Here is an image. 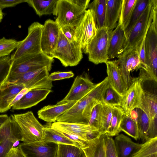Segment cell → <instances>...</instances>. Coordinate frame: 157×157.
Listing matches in <instances>:
<instances>
[{
    "mask_svg": "<svg viewBox=\"0 0 157 157\" xmlns=\"http://www.w3.org/2000/svg\"><path fill=\"white\" fill-rule=\"evenodd\" d=\"M54 61L50 56L41 52L11 62L9 74L0 87L21 75L29 71L45 67L50 71Z\"/></svg>",
    "mask_w": 157,
    "mask_h": 157,
    "instance_id": "6da1fadb",
    "label": "cell"
},
{
    "mask_svg": "<svg viewBox=\"0 0 157 157\" xmlns=\"http://www.w3.org/2000/svg\"><path fill=\"white\" fill-rule=\"evenodd\" d=\"M43 25L38 22L32 23L28 28V34L19 41L15 51L11 55V62L41 52V36Z\"/></svg>",
    "mask_w": 157,
    "mask_h": 157,
    "instance_id": "7a4b0ae2",
    "label": "cell"
},
{
    "mask_svg": "<svg viewBox=\"0 0 157 157\" xmlns=\"http://www.w3.org/2000/svg\"><path fill=\"white\" fill-rule=\"evenodd\" d=\"M157 12V0H150L141 17L131 31L127 39L124 51L136 49L140 46L145 37L154 14Z\"/></svg>",
    "mask_w": 157,
    "mask_h": 157,
    "instance_id": "3957f363",
    "label": "cell"
},
{
    "mask_svg": "<svg viewBox=\"0 0 157 157\" xmlns=\"http://www.w3.org/2000/svg\"><path fill=\"white\" fill-rule=\"evenodd\" d=\"M20 128L21 140L29 143L43 140L44 127L31 111L12 115Z\"/></svg>",
    "mask_w": 157,
    "mask_h": 157,
    "instance_id": "277c9868",
    "label": "cell"
},
{
    "mask_svg": "<svg viewBox=\"0 0 157 157\" xmlns=\"http://www.w3.org/2000/svg\"><path fill=\"white\" fill-rule=\"evenodd\" d=\"M50 56L58 59L65 67L77 65L83 58L79 45L70 42L60 30L56 46Z\"/></svg>",
    "mask_w": 157,
    "mask_h": 157,
    "instance_id": "5b68a950",
    "label": "cell"
},
{
    "mask_svg": "<svg viewBox=\"0 0 157 157\" xmlns=\"http://www.w3.org/2000/svg\"><path fill=\"white\" fill-rule=\"evenodd\" d=\"M86 10L79 5L76 0H58L55 21L59 28L65 25L75 27Z\"/></svg>",
    "mask_w": 157,
    "mask_h": 157,
    "instance_id": "8992f818",
    "label": "cell"
},
{
    "mask_svg": "<svg viewBox=\"0 0 157 157\" xmlns=\"http://www.w3.org/2000/svg\"><path fill=\"white\" fill-rule=\"evenodd\" d=\"M157 19L154 14L145 38L146 72L148 79L157 81Z\"/></svg>",
    "mask_w": 157,
    "mask_h": 157,
    "instance_id": "52a82bcc",
    "label": "cell"
},
{
    "mask_svg": "<svg viewBox=\"0 0 157 157\" xmlns=\"http://www.w3.org/2000/svg\"><path fill=\"white\" fill-rule=\"evenodd\" d=\"M49 71L48 68L45 67L23 74L0 87V90L10 84L23 85L25 88L30 90H51L53 86L52 81L48 78Z\"/></svg>",
    "mask_w": 157,
    "mask_h": 157,
    "instance_id": "ba28073f",
    "label": "cell"
},
{
    "mask_svg": "<svg viewBox=\"0 0 157 157\" xmlns=\"http://www.w3.org/2000/svg\"><path fill=\"white\" fill-rule=\"evenodd\" d=\"M110 35L107 28L98 29L96 36L83 51L88 54L90 61L97 65L105 63L108 60Z\"/></svg>",
    "mask_w": 157,
    "mask_h": 157,
    "instance_id": "9c48e42d",
    "label": "cell"
},
{
    "mask_svg": "<svg viewBox=\"0 0 157 157\" xmlns=\"http://www.w3.org/2000/svg\"><path fill=\"white\" fill-rule=\"evenodd\" d=\"M97 30L93 11L87 9L75 28L76 41L83 51L95 36Z\"/></svg>",
    "mask_w": 157,
    "mask_h": 157,
    "instance_id": "30bf717a",
    "label": "cell"
},
{
    "mask_svg": "<svg viewBox=\"0 0 157 157\" xmlns=\"http://www.w3.org/2000/svg\"><path fill=\"white\" fill-rule=\"evenodd\" d=\"M117 57L118 59L116 61L127 90L134 79L131 75L130 72L140 68L139 50L136 49H128Z\"/></svg>",
    "mask_w": 157,
    "mask_h": 157,
    "instance_id": "8fae6325",
    "label": "cell"
},
{
    "mask_svg": "<svg viewBox=\"0 0 157 157\" xmlns=\"http://www.w3.org/2000/svg\"><path fill=\"white\" fill-rule=\"evenodd\" d=\"M85 73L76 77L68 93L62 100L57 103L61 104L73 101L80 100L96 86Z\"/></svg>",
    "mask_w": 157,
    "mask_h": 157,
    "instance_id": "7c38bea8",
    "label": "cell"
},
{
    "mask_svg": "<svg viewBox=\"0 0 157 157\" xmlns=\"http://www.w3.org/2000/svg\"><path fill=\"white\" fill-rule=\"evenodd\" d=\"M19 146L27 157H56L58 148V144L43 141Z\"/></svg>",
    "mask_w": 157,
    "mask_h": 157,
    "instance_id": "4fadbf2b",
    "label": "cell"
},
{
    "mask_svg": "<svg viewBox=\"0 0 157 157\" xmlns=\"http://www.w3.org/2000/svg\"><path fill=\"white\" fill-rule=\"evenodd\" d=\"M60 28L55 21L47 19L43 25L41 36L42 52L50 56L54 50L58 40Z\"/></svg>",
    "mask_w": 157,
    "mask_h": 157,
    "instance_id": "5bb4252c",
    "label": "cell"
},
{
    "mask_svg": "<svg viewBox=\"0 0 157 157\" xmlns=\"http://www.w3.org/2000/svg\"><path fill=\"white\" fill-rule=\"evenodd\" d=\"M142 81L139 77L134 78L133 83L123 97L120 107L126 115H129L132 111L138 107L143 90Z\"/></svg>",
    "mask_w": 157,
    "mask_h": 157,
    "instance_id": "9a60e30c",
    "label": "cell"
},
{
    "mask_svg": "<svg viewBox=\"0 0 157 157\" xmlns=\"http://www.w3.org/2000/svg\"><path fill=\"white\" fill-rule=\"evenodd\" d=\"M52 127L65 130L78 135L86 141L98 136V130L88 124L56 122L51 124Z\"/></svg>",
    "mask_w": 157,
    "mask_h": 157,
    "instance_id": "2e32d148",
    "label": "cell"
},
{
    "mask_svg": "<svg viewBox=\"0 0 157 157\" xmlns=\"http://www.w3.org/2000/svg\"><path fill=\"white\" fill-rule=\"evenodd\" d=\"M127 39L122 25L117 23L110 35L108 52V59L118 57L124 51Z\"/></svg>",
    "mask_w": 157,
    "mask_h": 157,
    "instance_id": "e0dca14e",
    "label": "cell"
},
{
    "mask_svg": "<svg viewBox=\"0 0 157 157\" xmlns=\"http://www.w3.org/2000/svg\"><path fill=\"white\" fill-rule=\"evenodd\" d=\"M52 91L51 90L45 89L31 90L14 105L12 109L17 110L31 108L45 99Z\"/></svg>",
    "mask_w": 157,
    "mask_h": 157,
    "instance_id": "ac0fdd59",
    "label": "cell"
},
{
    "mask_svg": "<svg viewBox=\"0 0 157 157\" xmlns=\"http://www.w3.org/2000/svg\"><path fill=\"white\" fill-rule=\"evenodd\" d=\"M78 101H69L63 104L45 106L37 112L38 117L48 123L56 122L57 118L75 104Z\"/></svg>",
    "mask_w": 157,
    "mask_h": 157,
    "instance_id": "d6986e66",
    "label": "cell"
},
{
    "mask_svg": "<svg viewBox=\"0 0 157 157\" xmlns=\"http://www.w3.org/2000/svg\"><path fill=\"white\" fill-rule=\"evenodd\" d=\"M105 63L109 83L116 91L123 97L127 89L116 60H108Z\"/></svg>",
    "mask_w": 157,
    "mask_h": 157,
    "instance_id": "ffe728a7",
    "label": "cell"
},
{
    "mask_svg": "<svg viewBox=\"0 0 157 157\" xmlns=\"http://www.w3.org/2000/svg\"><path fill=\"white\" fill-rule=\"evenodd\" d=\"M114 140L118 157H132L142 145L122 134L116 136Z\"/></svg>",
    "mask_w": 157,
    "mask_h": 157,
    "instance_id": "44dd1931",
    "label": "cell"
},
{
    "mask_svg": "<svg viewBox=\"0 0 157 157\" xmlns=\"http://www.w3.org/2000/svg\"><path fill=\"white\" fill-rule=\"evenodd\" d=\"M86 157H105V135L99 134L81 147Z\"/></svg>",
    "mask_w": 157,
    "mask_h": 157,
    "instance_id": "7402d4cb",
    "label": "cell"
},
{
    "mask_svg": "<svg viewBox=\"0 0 157 157\" xmlns=\"http://www.w3.org/2000/svg\"><path fill=\"white\" fill-rule=\"evenodd\" d=\"M122 0H107L104 27L109 33L116 28L119 17Z\"/></svg>",
    "mask_w": 157,
    "mask_h": 157,
    "instance_id": "603a6c76",
    "label": "cell"
},
{
    "mask_svg": "<svg viewBox=\"0 0 157 157\" xmlns=\"http://www.w3.org/2000/svg\"><path fill=\"white\" fill-rule=\"evenodd\" d=\"M8 140H21L20 128L12 115L0 127V143Z\"/></svg>",
    "mask_w": 157,
    "mask_h": 157,
    "instance_id": "cb8c5ba5",
    "label": "cell"
},
{
    "mask_svg": "<svg viewBox=\"0 0 157 157\" xmlns=\"http://www.w3.org/2000/svg\"><path fill=\"white\" fill-rule=\"evenodd\" d=\"M137 108L144 112L150 120L157 117V95L143 90Z\"/></svg>",
    "mask_w": 157,
    "mask_h": 157,
    "instance_id": "d4e9b609",
    "label": "cell"
},
{
    "mask_svg": "<svg viewBox=\"0 0 157 157\" xmlns=\"http://www.w3.org/2000/svg\"><path fill=\"white\" fill-rule=\"evenodd\" d=\"M132 119L136 120L139 134V139L143 141L149 140L147 132L150 125V120L142 110L136 108L131 111L129 114Z\"/></svg>",
    "mask_w": 157,
    "mask_h": 157,
    "instance_id": "484cf974",
    "label": "cell"
},
{
    "mask_svg": "<svg viewBox=\"0 0 157 157\" xmlns=\"http://www.w3.org/2000/svg\"><path fill=\"white\" fill-rule=\"evenodd\" d=\"M25 88L21 85L10 84L0 91V113L8 110L10 104L16 95L22 89Z\"/></svg>",
    "mask_w": 157,
    "mask_h": 157,
    "instance_id": "4316f807",
    "label": "cell"
},
{
    "mask_svg": "<svg viewBox=\"0 0 157 157\" xmlns=\"http://www.w3.org/2000/svg\"><path fill=\"white\" fill-rule=\"evenodd\" d=\"M58 0H27L26 2L32 7L39 16L55 15Z\"/></svg>",
    "mask_w": 157,
    "mask_h": 157,
    "instance_id": "83f0119b",
    "label": "cell"
},
{
    "mask_svg": "<svg viewBox=\"0 0 157 157\" xmlns=\"http://www.w3.org/2000/svg\"><path fill=\"white\" fill-rule=\"evenodd\" d=\"M51 124L48 123L44 126V129L42 141L58 144H69L80 147L77 143L69 139L59 131L52 127Z\"/></svg>",
    "mask_w": 157,
    "mask_h": 157,
    "instance_id": "f1b7e54d",
    "label": "cell"
},
{
    "mask_svg": "<svg viewBox=\"0 0 157 157\" xmlns=\"http://www.w3.org/2000/svg\"><path fill=\"white\" fill-rule=\"evenodd\" d=\"M106 3L107 0H94L88 6L87 9L93 11L98 29L104 27Z\"/></svg>",
    "mask_w": 157,
    "mask_h": 157,
    "instance_id": "f546056e",
    "label": "cell"
},
{
    "mask_svg": "<svg viewBox=\"0 0 157 157\" xmlns=\"http://www.w3.org/2000/svg\"><path fill=\"white\" fill-rule=\"evenodd\" d=\"M150 1V0H137L129 23L124 29L127 40L131 31L141 17Z\"/></svg>",
    "mask_w": 157,
    "mask_h": 157,
    "instance_id": "4dcf8cb0",
    "label": "cell"
},
{
    "mask_svg": "<svg viewBox=\"0 0 157 157\" xmlns=\"http://www.w3.org/2000/svg\"><path fill=\"white\" fill-rule=\"evenodd\" d=\"M124 114V111L121 107L113 106L112 118L106 135L109 136L113 137L119 134L120 132V125Z\"/></svg>",
    "mask_w": 157,
    "mask_h": 157,
    "instance_id": "1f68e13d",
    "label": "cell"
},
{
    "mask_svg": "<svg viewBox=\"0 0 157 157\" xmlns=\"http://www.w3.org/2000/svg\"><path fill=\"white\" fill-rule=\"evenodd\" d=\"M120 132L123 131L137 140L139 139V132L136 120L132 119L129 114H124L120 126Z\"/></svg>",
    "mask_w": 157,
    "mask_h": 157,
    "instance_id": "d6a6232c",
    "label": "cell"
},
{
    "mask_svg": "<svg viewBox=\"0 0 157 157\" xmlns=\"http://www.w3.org/2000/svg\"><path fill=\"white\" fill-rule=\"evenodd\" d=\"M101 102L102 109L98 130L99 135H105L107 134L110 125L113 106L103 102Z\"/></svg>",
    "mask_w": 157,
    "mask_h": 157,
    "instance_id": "836d02e7",
    "label": "cell"
},
{
    "mask_svg": "<svg viewBox=\"0 0 157 157\" xmlns=\"http://www.w3.org/2000/svg\"><path fill=\"white\" fill-rule=\"evenodd\" d=\"M137 0H122L118 23L121 24L124 29L128 26Z\"/></svg>",
    "mask_w": 157,
    "mask_h": 157,
    "instance_id": "e575fe53",
    "label": "cell"
},
{
    "mask_svg": "<svg viewBox=\"0 0 157 157\" xmlns=\"http://www.w3.org/2000/svg\"><path fill=\"white\" fill-rule=\"evenodd\" d=\"M132 157H157V137L142 144L141 147Z\"/></svg>",
    "mask_w": 157,
    "mask_h": 157,
    "instance_id": "d590c367",
    "label": "cell"
},
{
    "mask_svg": "<svg viewBox=\"0 0 157 157\" xmlns=\"http://www.w3.org/2000/svg\"><path fill=\"white\" fill-rule=\"evenodd\" d=\"M82 151L80 147L59 144L56 157H79Z\"/></svg>",
    "mask_w": 157,
    "mask_h": 157,
    "instance_id": "8d00e7d4",
    "label": "cell"
},
{
    "mask_svg": "<svg viewBox=\"0 0 157 157\" xmlns=\"http://www.w3.org/2000/svg\"><path fill=\"white\" fill-rule=\"evenodd\" d=\"M122 99L123 97L116 91L109 83L101 102L113 106H120Z\"/></svg>",
    "mask_w": 157,
    "mask_h": 157,
    "instance_id": "74e56055",
    "label": "cell"
},
{
    "mask_svg": "<svg viewBox=\"0 0 157 157\" xmlns=\"http://www.w3.org/2000/svg\"><path fill=\"white\" fill-rule=\"evenodd\" d=\"M19 43L14 39L3 37L0 39V58L9 56L16 49Z\"/></svg>",
    "mask_w": 157,
    "mask_h": 157,
    "instance_id": "f35d334b",
    "label": "cell"
},
{
    "mask_svg": "<svg viewBox=\"0 0 157 157\" xmlns=\"http://www.w3.org/2000/svg\"><path fill=\"white\" fill-rule=\"evenodd\" d=\"M102 109V104L101 102L95 105L91 111L88 123L89 125L98 130L99 128Z\"/></svg>",
    "mask_w": 157,
    "mask_h": 157,
    "instance_id": "ab89813d",
    "label": "cell"
},
{
    "mask_svg": "<svg viewBox=\"0 0 157 157\" xmlns=\"http://www.w3.org/2000/svg\"><path fill=\"white\" fill-rule=\"evenodd\" d=\"M11 64L10 57L9 56L0 58V88L9 74Z\"/></svg>",
    "mask_w": 157,
    "mask_h": 157,
    "instance_id": "60d3db41",
    "label": "cell"
},
{
    "mask_svg": "<svg viewBox=\"0 0 157 157\" xmlns=\"http://www.w3.org/2000/svg\"><path fill=\"white\" fill-rule=\"evenodd\" d=\"M105 135V157H118L114 139L112 137Z\"/></svg>",
    "mask_w": 157,
    "mask_h": 157,
    "instance_id": "b9f144b4",
    "label": "cell"
},
{
    "mask_svg": "<svg viewBox=\"0 0 157 157\" xmlns=\"http://www.w3.org/2000/svg\"><path fill=\"white\" fill-rule=\"evenodd\" d=\"M75 27L65 25L61 27L60 29L65 36L70 42L79 45L76 41L75 37Z\"/></svg>",
    "mask_w": 157,
    "mask_h": 157,
    "instance_id": "7bdbcfd3",
    "label": "cell"
},
{
    "mask_svg": "<svg viewBox=\"0 0 157 157\" xmlns=\"http://www.w3.org/2000/svg\"><path fill=\"white\" fill-rule=\"evenodd\" d=\"M74 76V73L71 71L66 72L58 71L51 73L49 75L48 78L52 82L71 78Z\"/></svg>",
    "mask_w": 157,
    "mask_h": 157,
    "instance_id": "ee69618b",
    "label": "cell"
},
{
    "mask_svg": "<svg viewBox=\"0 0 157 157\" xmlns=\"http://www.w3.org/2000/svg\"><path fill=\"white\" fill-rule=\"evenodd\" d=\"M15 143L14 141L8 140L0 143V157H7Z\"/></svg>",
    "mask_w": 157,
    "mask_h": 157,
    "instance_id": "f6af8a7d",
    "label": "cell"
},
{
    "mask_svg": "<svg viewBox=\"0 0 157 157\" xmlns=\"http://www.w3.org/2000/svg\"><path fill=\"white\" fill-rule=\"evenodd\" d=\"M54 128L59 131L64 136L69 139L77 143L80 147L83 146L85 142L86 141L82 137L78 135L62 129Z\"/></svg>",
    "mask_w": 157,
    "mask_h": 157,
    "instance_id": "bcb514c9",
    "label": "cell"
},
{
    "mask_svg": "<svg viewBox=\"0 0 157 157\" xmlns=\"http://www.w3.org/2000/svg\"><path fill=\"white\" fill-rule=\"evenodd\" d=\"M147 136L148 140L157 137V117L150 120Z\"/></svg>",
    "mask_w": 157,
    "mask_h": 157,
    "instance_id": "7dc6e473",
    "label": "cell"
},
{
    "mask_svg": "<svg viewBox=\"0 0 157 157\" xmlns=\"http://www.w3.org/2000/svg\"><path fill=\"white\" fill-rule=\"evenodd\" d=\"M27 0H0V9L2 10L6 8L13 7L23 2H26Z\"/></svg>",
    "mask_w": 157,
    "mask_h": 157,
    "instance_id": "c3c4849f",
    "label": "cell"
},
{
    "mask_svg": "<svg viewBox=\"0 0 157 157\" xmlns=\"http://www.w3.org/2000/svg\"><path fill=\"white\" fill-rule=\"evenodd\" d=\"M7 157H27L18 145L13 147L10 151Z\"/></svg>",
    "mask_w": 157,
    "mask_h": 157,
    "instance_id": "681fc988",
    "label": "cell"
},
{
    "mask_svg": "<svg viewBox=\"0 0 157 157\" xmlns=\"http://www.w3.org/2000/svg\"><path fill=\"white\" fill-rule=\"evenodd\" d=\"M30 90V89L25 88L21 91L16 95L8 107V110L10 109L28 91Z\"/></svg>",
    "mask_w": 157,
    "mask_h": 157,
    "instance_id": "f907efd6",
    "label": "cell"
},
{
    "mask_svg": "<svg viewBox=\"0 0 157 157\" xmlns=\"http://www.w3.org/2000/svg\"><path fill=\"white\" fill-rule=\"evenodd\" d=\"M9 117L6 114L0 115V127L8 120Z\"/></svg>",
    "mask_w": 157,
    "mask_h": 157,
    "instance_id": "816d5d0a",
    "label": "cell"
},
{
    "mask_svg": "<svg viewBox=\"0 0 157 157\" xmlns=\"http://www.w3.org/2000/svg\"><path fill=\"white\" fill-rule=\"evenodd\" d=\"M4 14L2 10L0 9V22H1L3 17Z\"/></svg>",
    "mask_w": 157,
    "mask_h": 157,
    "instance_id": "f5cc1de1",
    "label": "cell"
},
{
    "mask_svg": "<svg viewBox=\"0 0 157 157\" xmlns=\"http://www.w3.org/2000/svg\"><path fill=\"white\" fill-rule=\"evenodd\" d=\"M79 157H86L85 154L83 150L82 151Z\"/></svg>",
    "mask_w": 157,
    "mask_h": 157,
    "instance_id": "db71d44e",
    "label": "cell"
},
{
    "mask_svg": "<svg viewBox=\"0 0 157 157\" xmlns=\"http://www.w3.org/2000/svg\"></svg>",
    "mask_w": 157,
    "mask_h": 157,
    "instance_id": "11a10c76",
    "label": "cell"
}]
</instances>
